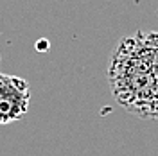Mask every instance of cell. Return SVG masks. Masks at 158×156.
Wrapping results in <instances>:
<instances>
[{
    "label": "cell",
    "mask_w": 158,
    "mask_h": 156,
    "mask_svg": "<svg viewBox=\"0 0 158 156\" xmlns=\"http://www.w3.org/2000/svg\"><path fill=\"white\" fill-rule=\"evenodd\" d=\"M111 95L128 113L158 120V31L122 36L108 59Z\"/></svg>",
    "instance_id": "cell-1"
},
{
    "label": "cell",
    "mask_w": 158,
    "mask_h": 156,
    "mask_svg": "<svg viewBox=\"0 0 158 156\" xmlns=\"http://www.w3.org/2000/svg\"><path fill=\"white\" fill-rule=\"evenodd\" d=\"M31 90L23 77L0 74V126L16 122L29 109Z\"/></svg>",
    "instance_id": "cell-2"
}]
</instances>
